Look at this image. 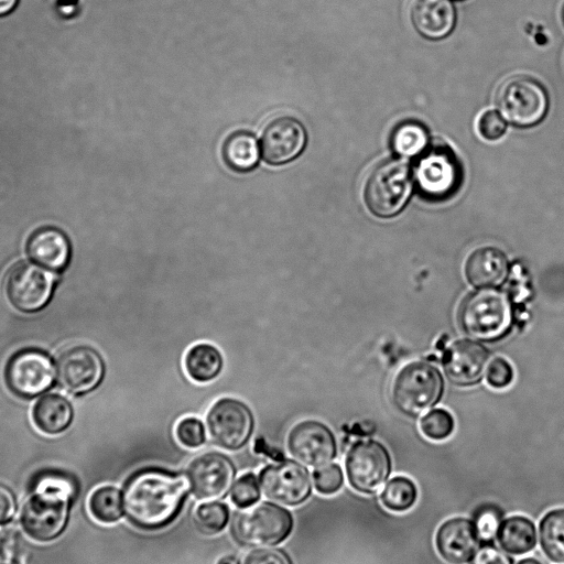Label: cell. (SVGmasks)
I'll return each instance as SVG.
<instances>
[{
    "mask_svg": "<svg viewBox=\"0 0 564 564\" xmlns=\"http://www.w3.org/2000/svg\"><path fill=\"white\" fill-rule=\"evenodd\" d=\"M189 490L186 475L161 467H145L126 481L123 512L139 529L160 530L177 518Z\"/></svg>",
    "mask_w": 564,
    "mask_h": 564,
    "instance_id": "obj_1",
    "label": "cell"
},
{
    "mask_svg": "<svg viewBox=\"0 0 564 564\" xmlns=\"http://www.w3.org/2000/svg\"><path fill=\"white\" fill-rule=\"evenodd\" d=\"M77 484L70 476L51 470L40 474L21 511L24 532L37 542L57 539L65 530Z\"/></svg>",
    "mask_w": 564,
    "mask_h": 564,
    "instance_id": "obj_2",
    "label": "cell"
},
{
    "mask_svg": "<svg viewBox=\"0 0 564 564\" xmlns=\"http://www.w3.org/2000/svg\"><path fill=\"white\" fill-rule=\"evenodd\" d=\"M458 322L464 333L474 339L481 341L500 339L512 324L511 302L501 290L478 289L462 301Z\"/></svg>",
    "mask_w": 564,
    "mask_h": 564,
    "instance_id": "obj_3",
    "label": "cell"
},
{
    "mask_svg": "<svg viewBox=\"0 0 564 564\" xmlns=\"http://www.w3.org/2000/svg\"><path fill=\"white\" fill-rule=\"evenodd\" d=\"M293 525L294 520L288 509L264 501L238 512L232 520L231 532L242 545L267 547L286 540Z\"/></svg>",
    "mask_w": 564,
    "mask_h": 564,
    "instance_id": "obj_4",
    "label": "cell"
},
{
    "mask_svg": "<svg viewBox=\"0 0 564 564\" xmlns=\"http://www.w3.org/2000/svg\"><path fill=\"white\" fill-rule=\"evenodd\" d=\"M413 187V177L408 165L397 159L378 164L365 185V203L380 218L399 214L406 205Z\"/></svg>",
    "mask_w": 564,
    "mask_h": 564,
    "instance_id": "obj_5",
    "label": "cell"
},
{
    "mask_svg": "<svg viewBox=\"0 0 564 564\" xmlns=\"http://www.w3.org/2000/svg\"><path fill=\"white\" fill-rule=\"evenodd\" d=\"M443 390L444 381L437 368L424 361H413L398 372L392 401L401 413L416 417L440 401Z\"/></svg>",
    "mask_w": 564,
    "mask_h": 564,
    "instance_id": "obj_6",
    "label": "cell"
},
{
    "mask_svg": "<svg viewBox=\"0 0 564 564\" xmlns=\"http://www.w3.org/2000/svg\"><path fill=\"white\" fill-rule=\"evenodd\" d=\"M496 104L501 115L519 127H531L543 120L549 109V96L536 79L517 75L498 88Z\"/></svg>",
    "mask_w": 564,
    "mask_h": 564,
    "instance_id": "obj_7",
    "label": "cell"
},
{
    "mask_svg": "<svg viewBox=\"0 0 564 564\" xmlns=\"http://www.w3.org/2000/svg\"><path fill=\"white\" fill-rule=\"evenodd\" d=\"M412 177L421 196L440 202L457 192L463 173L455 153L446 145H438L419 158Z\"/></svg>",
    "mask_w": 564,
    "mask_h": 564,
    "instance_id": "obj_8",
    "label": "cell"
},
{
    "mask_svg": "<svg viewBox=\"0 0 564 564\" xmlns=\"http://www.w3.org/2000/svg\"><path fill=\"white\" fill-rule=\"evenodd\" d=\"M206 427L217 446L227 451H238L252 436L254 415L245 401L234 397H223L208 409Z\"/></svg>",
    "mask_w": 564,
    "mask_h": 564,
    "instance_id": "obj_9",
    "label": "cell"
},
{
    "mask_svg": "<svg viewBox=\"0 0 564 564\" xmlns=\"http://www.w3.org/2000/svg\"><path fill=\"white\" fill-rule=\"evenodd\" d=\"M348 482L361 494H373L388 479L392 460L386 446L375 440L356 442L345 459Z\"/></svg>",
    "mask_w": 564,
    "mask_h": 564,
    "instance_id": "obj_10",
    "label": "cell"
},
{
    "mask_svg": "<svg viewBox=\"0 0 564 564\" xmlns=\"http://www.w3.org/2000/svg\"><path fill=\"white\" fill-rule=\"evenodd\" d=\"M54 275L30 262H21L9 270L4 291L10 303L21 312H36L51 299Z\"/></svg>",
    "mask_w": 564,
    "mask_h": 564,
    "instance_id": "obj_11",
    "label": "cell"
},
{
    "mask_svg": "<svg viewBox=\"0 0 564 564\" xmlns=\"http://www.w3.org/2000/svg\"><path fill=\"white\" fill-rule=\"evenodd\" d=\"M259 482L269 499L285 506H299L312 494L310 471L292 459L265 466L260 471Z\"/></svg>",
    "mask_w": 564,
    "mask_h": 564,
    "instance_id": "obj_12",
    "label": "cell"
},
{
    "mask_svg": "<svg viewBox=\"0 0 564 564\" xmlns=\"http://www.w3.org/2000/svg\"><path fill=\"white\" fill-rule=\"evenodd\" d=\"M186 476L191 491L196 498L218 500L225 498L231 490L236 467L226 454L207 452L189 463Z\"/></svg>",
    "mask_w": 564,
    "mask_h": 564,
    "instance_id": "obj_13",
    "label": "cell"
},
{
    "mask_svg": "<svg viewBox=\"0 0 564 564\" xmlns=\"http://www.w3.org/2000/svg\"><path fill=\"white\" fill-rule=\"evenodd\" d=\"M55 369L51 358L37 349H24L13 355L6 368V381L19 397L32 398L51 387Z\"/></svg>",
    "mask_w": 564,
    "mask_h": 564,
    "instance_id": "obj_14",
    "label": "cell"
},
{
    "mask_svg": "<svg viewBox=\"0 0 564 564\" xmlns=\"http://www.w3.org/2000/svg\"><path fill=\"white\" fill-rule=\"evenodd\" d=\"M286 446L295 459L313 467L328 464L337 454V443L332 430L313 419L300 421L291 427Z\"/></svg>",
    "mask_w": 564,
    "mask_h": 564,
    "instance_id": "obj_15",
    "label": "cell"
},
{
    "mask_svg": "<svg viewBox=\"0 0 564 564\" xmlns=\"http://www.w3.org/2000/svg\"><path fill=\"white\" fill-rule=\"evenodd\" d=\"M104 371L101 357L85 346L63 351L55 370L59 386L72 393H85L95 389L100 383Z\"/></svg>",
    "mask_w": 564,
    "mask_h": 564,
    "instance_id": "obj_16",
    "label": "cell"
},
{
    "mask_svg": "<svg viewBox=\"0 0 564 564\" xmlns=\"http://www.w3.org/2000/svg\"><path fill=\"white\" fill-rule=\"evenodd\" d=\"M307 135L304 126L291 116L270 120L261 134V152L271 165H281L296 159L305 149Z\"/></svg>",
    "mask_w": 564,
    "mask_h": 564,
    "instance_id": "obj_17",
    "label": "cell"
},
{
    "mask_svg": "<svg viewBox=\"0 0 564 564\" xmlns=\"http://www.w3.org/2000/svg\"><path fill=\"white\" fill-rule=\"evenodd\" d=\"M489 351L481 344L459 339L453 343L444 358V370L447 378L460 387L479 382L487 370Z\"/></svg>",
    "mask_w": 564,
    "mask_h": 564,
    "instance_id": "obj_18",
    "label": "cell"
},
{
    "mask_svg": "<svg viewBox=\"0 0 564 564\" xmlns=\"http://www.w3.org/2000/svg\"><path fill=\"white\" fill-rule=\"evenodd\" d=\"M479 544L473 520L464 517L444 521L436 531V550L449 564L470 563Z\"/></svg>",
    "mask_w": 564,
    "mask_h": 564,
    "instance_id": "obj_19",
    "label": "cell"
},
{
    "mask_svg": "<svg viewBox=\"0 0 564 564\" xmlns=\"http://www.w3.org/2000/svg\"><path fill=\"white\" fill-rule=\"evenodd\" d=\"M409 14L415 30L430 40L447 36L455 26L456 12L451 0H409Z\"/></svg>",
    "mask_w": 564,
    "mask_h": 564,
    "instance_id": "obj_20",
    "label": "cell"
},
{
    "mask_svg": "<svg viewBox=\"0 0 564 564\" xmlns=\"http://www.w3.org/2000/svg\"><path fill=\"white\" fill-rule=\"evenodd\" d=\"M509 268V260L503 251L495 247H481L468 256L465 275L475 288H497L506 281Z\"/></svg>",
    "mask_w": 564,
    "mask_h": 564,
    "instance_id": "obj_21",
    "label": "cell"
},
{
    "mask_svg": "<svg viewBox=\"0 0 564 564\" xmlns=\"http://www.w3.org/2000/svg\"><path fill=\"white\" fill-rule=\"evenodd\" d=\"M31 260L52 271L63 270L69 260L70 246L67 237L53 227L35 230L26 242Z\"/></svg>",
    "mask_w": 564,
    "mask_h": 564,
    "instance_id": "obj_22",
    "label": "cell"
},
{
    "mask_svg": "<svg viewBox=\"0 0 564 564\" xmlns=\"http://www.w3.org/2000/svg\"><path fill=\"white\" fill-rule=\"evenodd\" d=\"M224 365L221 351L209 343H197L191 346L184 356L185 371L197 383L216 379L221 373Z\"/></svg>",
    "mask_w": 564,
    "mask_h": 564,
    "instance_id": "obj_23",
    "label": "cell"
},
{
    "mask_svg": "<svg viewBox=\"0 0 564 564\" xmlns=\"http://www.w3.org/2000/svg\"><path fill=\"white\" fill-rule=\"evenodd\" d=\"M221 153L228 167L236 172L246 173L258 165L260 147L252 133L235 131L226 138Z\"/></svg>",
    "mask_w": 564,
    "mask_h": 564,
    "instance_id": "obj_24",
    "label": "cell"
},
{
    "mask_svg": "<svg viewBox=\"0 0 564 564\" xmlns=\"http://www.w3.org/2000/svg\"><path fill=\"white\" fill-rule=\"evenodd\" d=\"M536 536L532 520L524 516H511L502 521L497 540L507 553L521 555L535 547Z\"/></svg>",
    "mask_w": 564,
    "mask_h": 564,
    "instance_id": "obj_25",
    "label": "cell"
},
{
    "mask_svg": "<svg viewBox=\"0 0 564 564\" xmlns=\"http://www.w3.org/2000/svg\"><path fill=\"white\" fill-rule=\"evenodd\" d=\"M73 411L62 395L50 393L42 397L33 409L35 425L46 434L63 432L72 422Z\"/></svg>",
    "mask_w": 564,
    "mask_h": 564,
    "instance_id": "obj_26",
    "label": "cell"
},
{
    "mask_svg": "<svg viewBox=\"0 0 564 564\" xmlns=\"http://www.w3.org/2000/svg\"><path fill=\"white\" fill-rule=\"evenodd\" d=\"M540 545L544 555L564 564V508L546 512L539 524Z\"/></svg>",
    "mask_w": 564,
    "mask_h": 564,
    "instance_id": "obj_27",
    "label": "cell"
},
{
    "mask_svg": "<svg viewBox=\"0 0 564 564\" xmlns=\"http://www.w3.org/2000/svg\"><path fill=\"white\" fill-rule=\"evenodd\" d=\"M427 143L426 128L413 120L401 122L391 134L393 152L403 158L419 155L426 149Z\"/></svg>",
    "mask_w": 564,
    "mask_h": 564,
    "instance_id": "obj_28",
    "label": "cell"
},
{
    "mask_svg": "<svg viewBox=\"0 0 564 564\" xmlns=\"http://www.w3.org/2000/svg\"><path fill=\"white\" fill-rule=\"evenodd\" d=\"M90 514L99 522L113 523L123 513L122 494L113 486L96 488L88 500Z\"/></svg>",
    "mask_w": 564,
    "mask_h": 564,
    "instance_id": "obj_29",
    "label": "cell"
},
{
    "mask_svg": "<svg viewBox=\"0 0 564 564\" xmlns=\"http://www.w3.org/2000/svg\"><path fill=\"white\" fill-rule=\"evenodd\" d=\"M380 499L388 510L394 512L408 511L417 500L416 485L405 476H395L386 484L380 494Z\"/></svg>",
    "mask_w": 564,
    "mask_h": 564,
    "instance_id": "obj_30",
    "label": "cell"
},
{
    "mask_svg": "<svg viewBox=\"0 0 564 564\" xmlns=\"http://www.w3.org/2000/svg\"><path fill=\"white\" fill-rule=\"evenodd\" d=\"M229 521V508L220 501L199 505L194 513L196 528L204 534L214 535L221 532Z\"/></svg>",
    "mask_w": 564,
    "mask_h": 564,
    "instance_id": "obj_31",
    "label": "cell"
},
{
    "mask_svg": "<svg viewBox=\"0 0 564 564\" xmlns=\"http://www.w3.org/2000/svg\"><path fill=\"white\" fill-rule=\"evenodd\" d=\"M502 510L492 503L481 505L476 509L473 523L480 543L490 544L498 535L503 521Z\"/></svg>",
    "mask_w": 564,
    "mask_h": 564,
    "instance_id": "obj_32",
    "label": "cell"
},
{
    "mask_svg": "<svg viewBox=\"0 0 564 564\" xmlns=\"http://www.w3.org/2000/svg\"><path fill=\"white\" fill-rule=\"evenodd\" d=\"M454 419L449 412L435 409L427 412L420 422L422 433L430 440L443 441L454 431Z\"/></svg>",
    "mask_w": 564,
    "mask_h": 564,
    "instance_id": "obj_33",
    "label": "cell"
},
{
    "mask_svg": "<svg viewBox=\"0 0 564 564\" xmlns=\"http://www.w3.org/2000/svg\"><path fill=\"white\" fill-rule=\"evenodd\" d=\"M260 482L252 473H247L239 477L231 487V501L240 509L256 505L260 500Z\"/></svg>",
    "mask_w": 564,
    "mask_h": 564,
    "instance_id": "obj_34",
    "label": "cell"
},
{
    "mask_svg": "<svg viewBox=\"0 0 564 564\" xmlns=\"http://www.w3.org/2000/svg\"><path fill=\"white\" fill-rule=\"evenodd\" d=\"M175 435L181 445L187 448L202 446L206 441V429L196 416H185L175 426Z\"/></svg>",
    "mask_w": 564,
    "mask_h": 564,
    "instance_id": "obj_35",
    "label": "cell"
},
{
    "mask_svg": "<svg viewBox=\"0 0 564 564\" xmlns=\"http://www.w3.org/2000/svg\"><path fill=\"white\" fill-rule=\"evenodd\" d=\"M316 490L323 495L336 494L344 484V473L337 464H326L313 471Z\"/></svg>",
    "mask_w": 564,
    "mask_h": 564,
    "instance_id": "obj_36",
    "label": "cell"
},
{
    "mask_svg": "<svg viewBox=\"0 0 564 564\" xmlns=\"http://www.w3.org/2000/svg\"><path fill=\"white\" fill-rule=\"evenodd\" d=\"M507 130L505 119L496 110L485 111L478 120V131L484 139H500Z\"/></svg>",
    "mask_w": 564,
    "mask_h": 564,
    "instance_id": "obj_37",
    "label": "cell"
},
{
    "mask_svg": "<svg viewBox=\"0 0 564 564\" xmlns=\"http://www.w3.org/2000/svg\"><path fill=\"white\" fill-rule=\"evenodd\" d=\"M243 564H293V562L282 549L260 547L249 552Z\"/></svg>",
    "mask_w": 564,
    "mask_h": 564,
    "instance_id": "obj_38",
    "label": "cell"
},
{
    "mask_svg": "<svg viewBox=\"0 0 564 564\" xmlns=\"http://www.w3.org/2000/svg\"><path fill=\"white\" fill-rule=\"evenodd\" d=\"M513 370L510 364L501 358H495L487 369V381L492 388L501 389L511 383Z\"/></svg>",
    "mask_w": 564,
    "mask_h": 564,
    "instance_id": "obj_39",
    "label": "cell"
},
{
    "mask_svg": "<svg viewBox=\"0 0 564 564\" xmlns=\"http://www.w3.org/2000/svg\"><path fill=\"white\" fill-rule=\"evenodd\" d=\"M470 564H513V560L505 550L490 543L479 547Z\"/></svg>",
    "mask_w": 564,
    "mask_h": 564,
    "instance_id": "obj_40",
    "label": "cell"
},
{
    "mask_svg": "<svg viewBox=\"0 0 564 564\" xmlns=\"http://www.w3.org/2000/svg\"><path fill=\"white\" fill-rule=\"evenodd\" d=\"M17 512V498L13 491L0 482V525L10 522Z\"/></svg>",
    "mask_w": 564,
    "mask_h": 564,
    "instance_id": "obj_41",
    "label": "cell"
},
{
    "mask_svg": "<svg viewBox=\"0 0 564 564\" xmlns=\"http://www.w3.org/2000/svg\"><path fill=\"white\" fill-rule=\"evenodd\" d=\"M19 0H0V17L9 14L18 4Z\"/></svg>",
    "mask_w": 564,
    "mask_h": 564,
    "instance_id": "obj_42",
    "label": "cell"
},
{
    "mask_svg": "<svg viewBox=\"0 0 564 564\" xmlns=\"http://www.w3.org/2000/svg\"><path fill=\"white\" fill-rule=\"evenodd\" d=\"M216 564H240L239 560L234 555H225L220 557Z\"/></svg>",
    "mask_w": 564,
    "mask_h": 564,
    "instance_id": "obj_43",
    "label": "cell"
},
{
    "mask_svg": "<svg viewBox=\"0 0 564 564\" xmlns=\"http://www.w3.org/2000/svg\"><path fill=\"white\" fill-rule=\"evenodd\" d=\"M517 564H542L538 558L525 557L520 560Z\"/></svg>",
    "mask_w": 564,
    "mask_h": 564,
    "instance_id": "obj_44",
    "label": "cell"
},
{
    "mask_svg": "<svg viewBox=\"0 0 564 564\" xmlns=\"http://www.w3.org/2000/svg\"><path fill=\"white\" fill-rule=\"evenodd\" d=\"M562 18H563V21H564V6H563V9H562Z\"/></svg>",
    "mask_w": 564,
    "mask_h": 564,
    "instance_id": "obj_45",
    "label": "cell"
}]
</instances>
